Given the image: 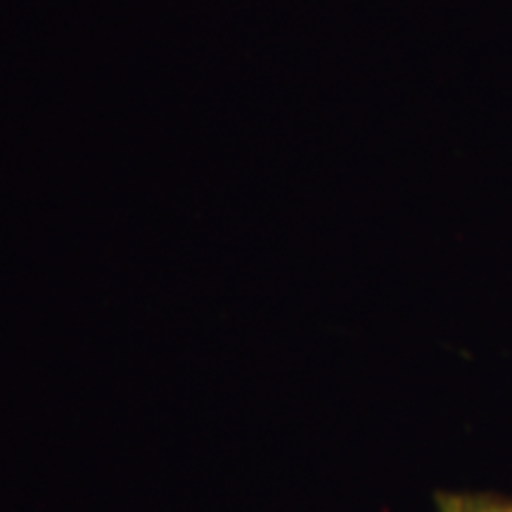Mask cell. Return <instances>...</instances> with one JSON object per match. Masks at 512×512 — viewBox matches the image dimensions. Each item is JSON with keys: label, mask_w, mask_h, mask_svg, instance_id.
Segmentation results:
<instances>
[{"label": "cell", "mask_w": 512, "mask_h": 512, "mask_svg": "<svg viewBox=\"0 0 512 512\" xmlns=\"http://www.w3.org/2000/svg\"><path fill=\"white\" fill-rule=\"evenodd\" d=\"M437 512H512V501L489 494H437Z\"/></svg>", "instance_id": "obj_1"}]
</instances>
